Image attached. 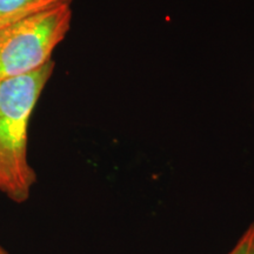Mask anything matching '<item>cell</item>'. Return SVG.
Listing matches in <instances>:
<instances>
[{"label": "cell", "instance_id": "6da1fadb", "mask_svg": "<svg viewBox=\"0 0 254 254\" xmlns=\"http://www.w3.org/2000/svg\"><path fill=\"white\" fill-rule=\"evenodd\" d=\"M55 67L50 60L36 71L0 81V192L15 204L27 201L37 183L27 157L28 125Z\"/></svg>", "mask_w": 254, "mask_h": 254}, {"label": "cell", "instance_id": "7a4b0ae2", "mask_svg": "<svg viewBox=\"0 0 254 254\" xmlns=\"http://www.w3.org/2000/svg\"><path fill=\"white\" fill-rule=\"evenodd\" d=\"M71 21V4H64L0 27V81L27 74L52 60Z\"/></svg>", "mask_w": 254, "mask_h": 254}, {"label": "cell", "instance_id": "3957f363", "mask_svg": "<svg viewBox=\"0 0 254 254\" xmlns=\"http://www.w3.org/2000/svg\"><path fill=\"white\" fill-rule=\"evenodd\" d=\"M64 4L72 0H0V27Z\"/></svg>", "mask_w": 254, "mask_h": 254}, {"label": "cell", "instance_id": "277c9868", "mask_svg": "<svg viewBox=\"0 0 254 254\" xmlns=\"http://www.w3.org/2000/svg\"><path fill=\"white\" fill-rule=\"evenodd\" d=\"M228 254H254V222L244 232L236 246Z\"/></svg>", "mask_w": 254, "mask_h": 254}, {"label": "cell", "instance_id": "5b68a950", "mask_svg": "<svg viewBox=\"0 0 254 254\" xmlns=\"http://www.w3.org/2000/svg\"><path fill=\"white\" fill-rule=\"evenodd\" d=\"M0 254H9V253L4 249V247L0 245Z\"/></svg>", "mask_w": 254, "mask_h": 254}]
</instances>
